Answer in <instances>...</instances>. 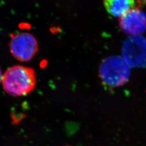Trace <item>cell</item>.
I'll list each match as a JSON object with an SVG mask.
<instances>
[{
  "instance_id": "obj_3",
  "label": "cell",
  "mask_w": 146,
  "mask_h": 146,
  "mask_svg": "<svg viewBox=\"0 0 146 146\" xmlns=\"http://www.w3.org/2000/svg\"><path fill=\"white\" fill-rule=\"evenodd\" d=\"M123 59L133 68H146V40L141 35L127 37L122 48Z\"/></svg>"
},
{
  "instance_id": "obj_5",
  "label": "cell",
  "mask_w": 146,
  "mask_h": 146,
  "mask_svg": "<svg viewBox=\"0 0 146 146\" xmlns=\"http://www.w3.org/2000/svg\"><path fill=\"white\" fill-rule=\"evenodd\" d=\"M119 26L125 34L140 35L146 31V14L140 9L133 8L120 17Z\"/></svg>"
},
{
  "instance_id": "obj_1",
  "label": "cell",
  "mask_w": 146,
  "mask_h": 146,
  "mask_svg": "<svg viewBox=\"0 0 146 146\" xmlns=\"http://www.w3.org/2000/svg\"><path fill=\"white\" fill-rule=\"evenodd\" d=\"M35 73L33 68L14 66L8 68L2 76V84L8 94L14 96L26 95L35 88Z\"/></svg>"
},
{
  "instance_id": "obj_2",
  "label": "cell",
  "mask_w": 146,
  "mask_h": 146,
  "mask_svg": "<svg viewBox=\"0 0 146 146\" xmlns=\"http://www.w3.org/2000/svg\"><path fill=\"white\" fill-rule=\"evenodd\" d=\"M130 75L129 66L120 56L106 58L100 66V78L104 84L110 87L123 86L127 82Z\"/></svg>"
},
{
  "instance_id": "obj_4",
  "label": "cell",
  "mask_w": 146,
  "mask_h": 146,
  "mask_svg": "<svg viewBox=\"0 0 146 146\" xmlns=\"http://www.w3.org/2000/svg\"><path fill=\"white\" fill-rule=\"evenodd\" d=\"M38 49L36 39L28 33H20L11 36L10 51L13 56L21 62H28Z\"/></svg>"
},
{
  "instance_id": "obj_8",
  "label": "cell",
  "mask_w": 146,
  "mask_h": 146,
  "mask_svg": "<svg viewBox=\"0 0 146 146\" xmlns=\"http://www.w3.org/2000/svg\"><path fill=\"white\" fill-rule=\"evenodd\" d=\"M145 3H146V0H145Z\"/></svg>"
},
{
  "instance_id": "obj_7",
  "label": "cell",
  "mask_w": 146,
  "mask_h": 146,
  "mask_svg": "<svg viewBox=\"0 0 146 146\" xmlns=\"http://www.w3.org/2000/svg\"><path fill=\"white\" fill-rule=\"evenodd\" d=\"M2 76H3V75L2 74V73H1V70H0V82L2 81Z\"/></svg>"
},
{
  "instance_id": "obj_6",
  "label": "cell",
  "mask_w": 146,
  "mask_h": 146,
  "mask_svg": "<svg viewBox=\"0 0 146 146\" xmlns=\"http://www.w3.org/2000/svg\"><path fill=\"white\" fill-rule=\"evenodd\" d=\"M104 3L110 15L120 18L134 7L135 0H104Z\"/></svg>"
},
{
  "instance_id": "obj_9",
  "label": "cell",
  "mask_w": 146,
  "mask_h": 146,
  "mask_svg": "<svg viewBox=\"0 0 146 146\" xmlns=\"http://www.w3.org/2000/svg\"></svg>"
}]
</instances>
